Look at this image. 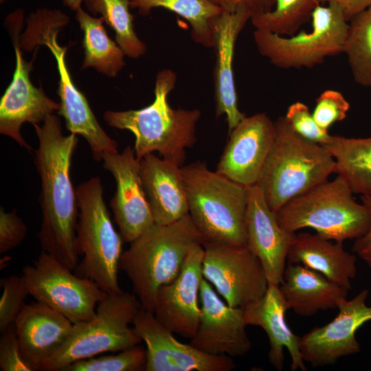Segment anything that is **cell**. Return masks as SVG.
<instances>
[{
	"mask_svg": "<svg viewBox=\"0 0 371 371\" xmlns=\"http://www.w3.org/2000/svg\"><path fill=\"white\" fill-rule=\"evenodd\" d=\"M319 2L338 5L347 21L371 5V0H319Z\"/></svg>",
	"mask_w": 371,
	"mask_h": 371,
	"instance_id": "obj_41",
	"label": "cell"
},
{
	"mask_svg": "<svg viewBox=\"0 0 371 371\" xmlns=\"http://www.w3.org/2000/svg\"><path fill=\"white\" fill-rule=\"evenodd\" d=\"M131 8L148 15L157 8L169 10L185 19L191 26L192 40L205 47H214V25L223 12L210 0H128Z\"/></svg>",
	"mask_w": 371,
	"mask_h": 371,
	"instance_id": "obj_29",
	"label": "cell"
},
{
	"mask_svg": "<svg viewBox=\"0 0 371 371\" xmlns=\"http://www.w3.org/2000/svg\"><path fill=\"white\" fill-rule=\"evenodd\" d=\"M0 370L33 371L23 358L14 324L0 337Z\"/></svg>",
	"mask_w": 371,
	"mask_h": 371,
	"instance_id": "obj_37",
	"label": "cell"
},
{
	"mask_svg": "<svg viewBox=\"0 0 371 371\" xmlns=\"http://www.w3.org/2000/svg\"><path fill=\"white\" fill-rule=\"evenodd\" d=\"M247 246L260 260L269 285L283 282L285 262L295 233L282 228L258 185L247 187Z\"/></svg>",
	"mask_w": 371,
	"mask_h": 371,
	"instance_id": "obj_20",
	"label": "cell"
},
{
	"mask_svg": "<svg viewBox=\"0 0 371 371\" xmlns=\"http://www.w3.org/2000/svg\"><path fill=\"white\" fill-rule=\"evenodd\" d=\"M349 109L350 104L341 92L328 89L316 99L312 115L317 124L328 131L333 123L344 120Z\"/></svg>",
	"mask_w": 371,
	"mask_h": 371,
	"instance_id": "obj_36",
	"label": "cell"
},
{
	"mask_svg": "<svg viewBox=\"0 0 371 371\" xmlns=\"http://www.w3.org/2000/svg\"><path fill=\"white\" fill-rule=\"evenodd\" d=\"M319 5V0H276L273 10L254 14L250 20L256 29L290 36L308 21Z\"/></svg>",
	"mask_w": 371,
	"mask_h": 371,
	"instance_id": "obj_32",
	"label": "cell"
},
{
	"mask_svg": "<svg viewBox=\"0 0 371 371\" xmlns=\"http://www.w3.org/2000/svg\"><path fill=\"white\" fill-rule=\"evenodd\" d=\"M199 297V323L190 344L212 355L234 357L247 354L251 348V342L245 329L243 308L225 304L204 278L201 282Z\"/></svg>",
	"mask_w": 371,
	"mask_h": 371,
	"instance_id": "obj_18",
	"label": "cell"
},
{
	"mask_svg": "<svg viewBox=\"0 0 371 371\" xmlns=\"http://www.w3.org/2000/svg\"><path fill=\"white\" fill-rule=\"evenodd\" d=\"M141 307L134 294L123 291L106 293L98 302L95 316L74 324L67 341L45 361L40 370L61 371L78 360L139 344L142 339L129 324Z\"/></svg>",
	"mask_w": 371,
	"mask_h": 371,
	"instance_id": "obj_7",
	"label": "cell"
},
{
	"mask_svg": "<svg viewBox=\"0 0 371 371\" xmlns=\"http://www.w3.org/2000/svg\"><path fill=\"white\" fill-rule=\"evenodd\" d=\"M324 146L336 162V174L348 183L354 194L371 196V137L331 135Z\"/></svg>",
	"mask_w": 371,
	"mask_h": 371,
	"instance_id": "obj_28",
	"label": "cell"
},
{
	"mask_svg": "<svg viewBox=\"0 0 371 371\" xmlns=\"http://www.w3.org/2000/svg\"><path fill=\"white\" fill-rule=\"evenodd\" d=\"M368 294L369 291L364 289L352 300H346L330 322L300 337L299 348L304 361L313 366H328L361 350L355 334L371 320V306L366 304Z\"/></svg>",
	"mask_w": 371,
	"mask_h": 371,
	"instance_id": "obj_17",
	"label": "cell"
},
{
	"mask_svg": "<svg viewBox=\"0 0 371 371\" xmlns=\"http://www.w3.org/2000/svg\"><path fill=\"white\" fill-rule=\"evenodd\" d=\"M284 117L293 130L306 139L325 145L330 139L331 135L317 124L308 106L301 102L291 104Z\"/></svg>",
	"mask_w": 371,
	"mask_h": 371,
	"instance_id": "obj_35",
	"label": "cell"
},
{
	"mask_svg": "<svg viewBox=\"0 0 371 371\" xmlns=\"http://www.w3.org/2000/svg\"><path fill=\"white\" fill-rule=\"evenodd\" d=\"M139 172L155 223L168 225L189 214L179 164L148 153L140 159Z\"/></svg>",
	"mask_w": 371,
	"mask_h": 371,
	"instance_id": "obj_23",
	"label": "cell"
},
{
	"mask_svg": "<svg viewBox=\"0 0 371 371\" xmlns=\"http://www.w3.org/2000/svg\"><path fill=\"white\" fill-rule=\"evenodd\" d=\"M311 31L280 36L256 29L253 36L258 52L281 69L313 68L328 56L344 53L349 24L335 3L317 5L312 14Z\"/></svg>",
	"mask_w": 371,
	"mask_h": 371,
	"instance_id": "obj_9",
	"label": "cell"
},
{
	"mask_svg": "<svg viewBox=\"0 0 371 371\" xmlns=\"http://www.w3.org/2000/svg\"><path fill=\"white\" fill-rule=\"evenodd\" d=\"M14 326L23 358L36 371L67 341L74 324L36 301L24 305Z\"/></svg>",
	"mask_w": 371,
	"mask_h": 371,
	"instance_id": "obj_22",
	"label": "cell"
},
{
	"mask_svg": "<svg viewBox=\"0 0 371 371\" xmlns=\"http://www.w3.org/2000/svg\"><path fill=\"white\" fill-rule=\"evenodd\" d=\"M176 82V73L163 69L156 75L155 99L150 104L138 110L106 111L104 113L106 124L133 133L134 150L139 159L157 151L163 158L181 166L186 148L196 141V128L201 112L197 109L170 106L168 95Z\"/></svg>",
	"mask_w": 371,
	"mask_h": 371,
	"instance_id": "obj_2",
	"label": "cell"
},
{
	"mask_svg": "<svg viewBox=\"0 0 371 371\" xmlns=\"http://www.w3.org/2000/svg\"><path fill=\"white\" fill-rule=\"evenodd\" d=\"M38 139L34 164L41 181L42 221L38 238L42 251L70 270L79 262L78 199L70 178L76 135H64L60 118L49 115L41 126L32 124Z\"/></svg>",
	"mask_w": 371,
	"mask_h": 371,
	"instance_id": "obj_1",
	"label": "cell"
},
{
	"mask_svg": "<svg viewBox=\"0 0 371 371\" xmlns=\"http://www.w3.org/2000/svg\"><path fill=\"white\" fill-rule=\"evenodd\" d=\"M146 350L139 344L118 354L78 360L61 371H139L144 370Z\"/></svg>",
	"mask_w": 371,
	"mask_h": 371,
	"instance_id": "obj_33",
	"label": "cell"
},
{
	"mask_svg": "<svg viewBox=\"0 0 371 371\" xmlns=\"http://www.w3.org/2000/svg\"><path fill=\"white\" fill-rule=\"evenodd\" d=\"M5 1H7V0H0V3H3Z\"/></svg>",
	"mask_w": 371,
	"mask_h": 371,
	"instance_id": "obj_43",
	"label": "cell"
},
{
	"mask_svg": "<svg viewBox=\"0 0 371 371\" xmlns=\"http://www.w3.org/2000/svg\"><path fill=\"white\" fill-rule=\"evenodd\" d=\"M87 9L100 17L115 32V42L125 56L136 59L147 52V45L137 35L128 0H84Z\"/></svg>",
	"mask_w": 371,
	"mask_h": 371,
	"instance_id": "obj_30",
	"label": "cell"
},
{
	"mask_svg": "<svg viewBox=\"0 0 371 371\" xmlns=\"http://www.w3.org/2000/svg\"><path fill=\"white\" fill-rule=\"evenodd\" d=\"M287 260L289 263L300 264L319 272L349 290L351 280L357 275V256L346 251L343 243L324 238L317 233L296 234Z\"/></svg>",
	"mask_w": 371,
	"mask_h": 371,
	"instance_id": "obj_26",
	"label": "cell"
},
{
	"mask_svg": "<svg viewBox=\"0 0 371 371\" xmlns=\"http://www.w3.org/2000/svg\"><path fill=\"white\" fill-rule=\"evenodd\" d=\"M62 25L48 19L39 24L33 36L32 44L47 46L54 55L59 74L57 94L60 98L58 114L65 121L71 133L80 135L87 142L93 159L100 161L104 154L117 153V143L100 126L84 94L73 82L68 70L65 54L67 47L59 45L57 34Z\"/></svg>",
	"mask_w": 371,
	"mask_h": 371,
	"instance_id": "obj_13",
	"label": "cell"
},
{
	"mask_svg": "<svg viewBox=\"0 0 371 371\" xmlns=\"http://www.w3.org/2000/svg\"><path fill=\"white\" fill-rule=\"evenodd\" d=\"M27 227L16 210L10 212L0 209V253L3 254L20 245L26 236Z\"/></svg>",
	"mask_w": 371,
	"mask_h": 371,
	"instance_id": "obj_38",
	"label": "cell"
},
{
	"mask_svg": "<svg viewBox=\"0 0 371 371\" xmlns=\"http://www.w3.org/2000/svg\"><path fill=\"white\" fill-rule=\"evenodd\" d=\"M84 0H63V4L71 10L76 11L81 8Z\"/></svg>",
	"mask_w": 371,
	"mask_h": 371,
	"instance_id": "obj_42",
	"label": "cell"
},
{
	"mask_svg": "<svg viewBox=\"0 0 371 371\" xmlns=\"http://www.w3.org/2000/svg\"><path fill=\"white\" fill-rule=\"evenodd\" d=\"M133 328L146 345V371H230L236 368L226 355L204 352L183 344L163 326L153 313L142 307L134 317Z\"/></svg>",
	"mask_w": 371,
	"mask_h": 371,
	"instance_id": "obj_14",
	"label": "cell"
},
{
	"mask_svg": "<svg viewBox=\"0 0 371 371\" xmlns=\"http://www.w3.org/2000/svg\"><path fill=\"white\" fill-rule=\"evenodd\" d=\"M76 19L83 33L81 69L92 67L109 78L116 76L125 66V54L109 38L102 19L91 16L81 7L76 11Z\"/></svg>",
	"mask_w": 371,
	"mask_h": 371,
	"instance_id": "obj_27",
	"label": "cell"
},
{
	"mask_svg": "<svg viewBox=\"0 0 371 371\" xmlns=\"http://www.w3.org/2000/svg\"><path fill=\"white\" fill-rule=\"evenodd\" d=\"M203 243L189 214L168 225L154 223L131 243L119 269L131 281L143 308L154 313L159 289L178 276L192 247Z\"/></svg>",
	"mask_w": 371,
	"mask_h": 371,
	"instance_id": "obj_3",
	"label": "cell"
},
{
	"mask_svg": "<svg viewBox=\"0 0 371 371\" xmlns=\"http://www.w3.org/2000/svg\"><path fill=\"white\" fill-rule=\"evenodd\" d=\"M181 172L189 215L204 243L247 246V187L199 161L182 166Z\"/></svg>",
	"mask_w": 371,
	"mask_h": 371,
	"instance_id": "obj_5",
	"label": "cell"
},
{
	"mask_svg": "<svg viewBox=\"0 0 371 371\" xmlns=\"http://www.w3.org/2000/svg\"><path fill=\"white\" fill-rule=\"evenodd\" d=\"M344 53L355 81L371 88V5L350 20Z\"/></svg>",
	"mask_w": 371,
	"mask_h": 371,
	"instance_id": "obj_31",
	"label": "cell"
},
{
	"mask_svg": "<svg viewBox=\"0 0 371 371\" xmlns=\"http://www.w3.org/2000/svg\"><path fill=\"white\" fill-rule=\"evenodd\" d=\"M251 15V12L245 8H240L233 12L223 11L214 25L216 114L217 117L226 116L228 134L246 116L238 106L233 60L236 39Z\"/></svg>",
	"mask_w": 371,
	"mask_h": 371,
	"instance_id": "obj_21",
	"label": "cell"
},
{
	"mask_svg": "<svg viewBox=\"0 0 371 371\" xmlns=\"http://www.w3.org/2000/svg\"><path fill=\"white\" fill-rule=\"evenodd\" d=\"M288 307L279 286L269 285L265 294L259 300L243 308L247 325L261 327L267 333L270 348L269 360L277 370L284 367V348L291 359V370L306 371L299 348L300 337L295 335L286 322Z\"/></svg>",
	"mask_w": 371,
	"mask_h": 371,
	"instance_id": "obj_24",
	"label": "cell"
},
{
	"mask_svg": "<svg viewBox=\"0 0 371 371\" xmlns=\"http://www.w3.org/2000/svg\"><path fill=\"white\" fill-rule=\"evenodd\" d=\"M228 135L216 171L244 186L257 185L275 140L274 122L265 113L245 116Z\"/></svg>",
	"mask_w": 371,
	"mask_h": 371,
	"instance_id": "obj_15",
	"label": "cell"
},
{
	"mask_svg": "<svg viewBox=\"0 0 371 371\" xmlns=\"http://www.w3.org/2000/svg\"><path fill=\"white\" fill-rule=\"evenodd\" d=\"M288 309L300 316H312L319 311L338 308L349 289L322 274L300 264L289 263L279 286Z\"/></svg>",
	"mask_w": 371,
	"mask_h": 371,
	"instance_id": "obj_25",
	"label": "cell"
},
{
	"mask_svg": "<svg viewBox=\"0 0 371 371\" xmlns=\"http://www.w3.org/2000/svg\"><path fill=\"white\" fill-rule=\"evenodd\" d=\"M223 11L233 12L240 8L249 10L251 14L269 12L276 4V0H210ZM251 15V16H252Z\"/></svg>",
	"mask_w": 371,
	"mask_h": 371,
	"instance_id": "obj_39",
	"label": "cell"
},
{
	"mask_svg": "<svg viewBox=\"0 0 371 371\" xmlns=\"http://www.w3.org/2000/svg\"><path fill=\"white\" fill-rule=\"evenodd\" d=\"M274 123L275 140L257 185L277 213L289 201L336 173V162L324 146L295 133L284 116Z\"/></svg>",
	"mask_w": 371,
	"mask_h": 371,
	"instance_id": "obj_4",
	"label": "cell"
},
{
	"mask_svg": "<svg viewBox=\"0 0 371 371\" xmlns=\"http://www.w3.org/2000/svg\"><path fill=\"white\" fill-rule=\"evenodd\" d=\"M102 160L116 182L110 201L115 221L123 242L131 243L155 223L140 177V159L128 146L121 153L104 154Z\"/></svg>",
	"mask_w": 371,
	"mask_h": 371,
	"instance_id": "obj_16",
	"label": "cell"
},
{
	"mask_svg": "<svg viewBox=\"0 0 371 371\" xmlns=\"http://www.w3.org/2000/svg\"><path fill=\"white\" fill-rule=\"evenodd\" d=\"M353 194L346 180L337 175L289 201L276 213L277 221L282 228L292 232L309 227L338 243L355 240L367 232L370 216Z\"/></svg>",
	"mask_w": 371,
	"mask_h": 371,
	"instance_id": "obj_6",
	"label": "cell"
},
{
	"mask_svg": "<svg viewBox=\"0 0 371 371\" xmlns=\"http://www.w3.org/2000/svg\"><path fill=\"white\" fill-rule=\"evenodd\" d=\"M21 276L29 295L73 324L93 318L96 306L106 294L93 281L73 273L43 251L32 265L23 267Z\"/></svg>",
	"mask_w": 371,
	"mask_h": 371,
	"instance_id": "obj_10",
	"label": "cell"
},
{
	"mask_svg": "<svg viewBox=\"0 0 371 371\" xmlns=\"http://www.w3.org/2000/svg\"><path fill=\"white\" fill-rule=\"evenodd\" d=\"M80 209L77 240L80 256L75 273L93 281L106 293L122 290L118 283L123 240L112 224L99 177H92L76 190Z\"/></svg>",
	"mask_w": 371,
	"mask_h": 371,
	"instance_id": "obj_8",
	"label": "cell"
},
{
	"mask_svg": "<svg viewBox=\"0 0 371 371\" xmlns=\"http://www.w3.org/2000/svg\"><path fill=\"white\" fill-rule=\"evenodd\" d=\"M204 253L203 245L192 247L178 276L159 289L153 313L173 333L190 339L196 333L200 319L198 299L203 278Z\"/></svg>",
	"mask_w": 371,
	"mask_h": 371,
	"instance_id": "obj_19",
	"label": "cell"
},
{
	"mask_svg": "<svg viewBox=\"0 0 371 371\" xmlns=\"http://www.w3.org/2000/svg\"><path fill=\"white\" fill-rule=\"evenodd\" d=\"M3 293L0 300V331L14 324L29 295L22 276L11 275L1 280Z\"/></svg>",
	"mask_w": 371,
	"mask_h": 371,
	"instance_id": "obj_34",
	"label": "cell"
},
{
	"mask_svg": "<svg viewBox=\"0 0 371 371\" xmlns=\"http://www.w3.org/2000/svg\"><path fill=\"white\" fill-rule=\"evenodd\" d=\"M203 276L226 303L244 308L266 293L269 283L258 258L247 247L204 243Z\"/></svg>",
	"mask_w": 371,
	"mask_h": 371,
	"instance_id": "obj_12",
	"label": "cell"
},
{
	"mask_svg": "<svg viewBox=\"0 0 371 371\" xmlns=\"http://www.w3.org/2000/svg\"><path fill=\"white\" fill-rule=\"evenodd\" d=\"M24 21L21 10L10 14L5 19L14 47L16 65L12 80L0 100V133L31 152L32 147L21 133L22 124L43 122L49 115L58 111L60 105L45 93L42 86L36 87L30 80L36 53L30 62L23 57L19 34Z\"/></svg>",
	"mask_w": 371,
	"mask_h": 371,
	"instance_id": "obj_11",
	"label": "cell"
},
{
	"mask_svg": "<svg viewBox=\"0 0 371 371\" xmlns=\"http://www.w3.org/2000/svg\"><path fill=\"white\" fill-rule=\"evenodd\" d=\"M361 201L369 211L370 223L367 232L355 240L352 251L371 268V196H361Z\"/></svg>",
	"mask_w": 371,
	"mask_h": 371,
	"instance_id": "obj_40",
	"label": "cell"
}]
</instances>
